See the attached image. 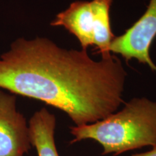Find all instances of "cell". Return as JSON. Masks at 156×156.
<instances>
[{
    "instance_id": "cell-1",
    "label": "cell",
    "mask_w": 156,
    "mask_h": 156,
    "mask_svg": "<svg viewBox=\"0 0 156 156\" xmlns=\"http://www.w3.org/2000/svg\"><path fill=\"white\" fill-rule=\"evenodd\" d=\"M127 75L116 56L93 60L43 37L17 38L0 55V89L64 112L76 126L93 124L123 103Z\"/></svg>"
},
{
    "instance_id": "cell-2",
    "label": "cell",
    "mask_w": 156,
    "mask_h": 156,
    "mask_svg": "<svg viewBox=\"0 0 156 156\" xmlns=\"http://www.w3.org/2000/svg\"><path fill=\"white\" fill-rule=\"evenodd\" d=\"M74 136L70 144L93 140L102 146L101 155L125 152L156 145V102L134 98L122 110L93 124L70 126Z\"/></svg>"
},
{
    "instance_id": "cell-3",
    "label": "cell",
    "mask_w": 156,
    "mask_h": 156,
    "mask_svg": "<svg viewBox=\"0 0 156 156\" xmlns=\"http://www.w3.org/2000/svg\"><path fill=\"white\" fill-rule=\"evenodd\" d=\"M113 0L76 1L56 15L51 23L62 27L78 39L82 49L95 46L101 56L109 55L115 38L111 25L110 9Z\"/></svg>"
},
{
    "instance_id": "cell-4",
    "label": "cell",
    "mask_w": 156,
    "mask_h": 156,
    "mask_svg": "<svg viewBox=\"0 0 156 156\" xmlns=\"http://www.w3.org/2000/svg\"><path fill=\"white\" fill-rule=\"evenodd\" d=\"M156 37V0H151L147 9L124 34L115 36L111 44V53L119 54L126 61L136 58L156 72V65L150 55V49Z\"/></svg>"
},
{
    "instance_id": "cell-5",
    "label": "cell",
    "mask_w": 156,
    "mask_h": 156,
    "mask_svg": "<svg viewBox=\"0 0 156 156\" xmlns=\"http://www.w3.org/2000/svg\"><path fill=\"white\" fill-rule=\"evenodd\" d=\"M28 124L14 94L0 90V156H23L30 149Z\"/></svg>"
},
{
    "instance_id": "cell-6",
    "label": "cell",
    "mask_w": 156,
    "mask_h": 156,
    "mask_svg": "<svg viewBox=\"0 0 156 156\" xmlns=\"http://www.w3.org/2000/svg\"><path fill=\"white\" fill-rule=\"evenodd\" d=\"M56 117L46 108L35 112L28 122L31 145L38 156H59L56 147Z\"/></svg>"
},
{
    "instance_id": "cell-7",
    "label": "cell",
    "mask_w": 156,
    "mask_h": 156,
    "mask_svg": "<svg viewBox=\"0 0 156 156\" xmlns=\"http://www.w3.org/2000/svg\"><path fill=\"white\" fill-rule=\"evenodd\" d=\"M132 156H156V145L153 146L151 151L142 153L134 154Z\"/></svg>"
}]
</instances>
